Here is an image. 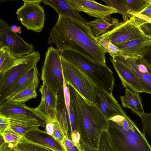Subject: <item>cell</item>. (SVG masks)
<instances>
[{
    "instance_id": "f35d334b",
    "label": "cell",
    "mask_w": 151,
    "mask_h": 151,
    "mask_svg": "<svg viewBox=\"0 0 151 151\" xmlns=\"http://www.w3.org/2000/svg\"><path fill=\"white\" fill-rule=\"evenodd\" d=\"M69 137L65 135L63 140V142L61 145L67 149H70L75 145Z\"/></svg>"
},
{
    "instance_id": "f546056e",
    "label": "cell",
    "mask_w": 151,
    "mask_h": 151,
    "mask_svg": "<svg viewBox=\"0 0 151 151\" xmlns=\"http://www.w3.org/2000/svg\"><path fill=\"white\" fill-rule=\"evenodd\" d=\"M102 1L108 6L115 9L118 13L121 14L124 22L127 21L132 17L128 14L126 7L123 0H105Z\"/></svg>"
},
{
    "instance_id": "7402d4cb",
    "label": "cell",
    "mask_w": 151,
    "mask_h": 151,
    "mask_svg": "<svg viewBox=\"0 0 151 151\" xmlns=\"http://www.w3.org/2000/svg\"><path fill=\"white\" fill-rule=\"evenodd\" d=\"M33 53L34 52L28 55L17 57L12 55L6 48H0V74L27 61Z\"/></svg>"
},
{
    "instance_id": "cb8c5ba5",
    "label": "cell",
    "mask_w": 151,
    "mask_h": 151,
    "mask_svg": "<svg viewBox=\"0 0 151 151\" xmlns=\"http://www.w3.org/2000/svg\"><path fill=\"white\" fill-rule=\"evenodd\" d=\"M56 120L60 124L65 135L69 138V115L66 108L63 90L58 95Z\"/></svg>"
},
{
    "instance_id": "5b68a950",
    "label": "cell",
    "mask_w": 151,
    "mask_h": 151,
    "mask_svg": "<svg viewBox=\"0 0 151 151\" xmlns=\"http://www.w3.org/2000/svg\"><path fill=\"white\" fill-rule=\"evenodd\" d=\"M63 77L90 105L95 104L97 87L93 81L78 67L61 56Z\"/></svg>"
},
{
    "instance_id": "4fadbf2b",
    "label": "cell",
    "mask_w": 151,
    "mask_h": 151,
    "mask_svg": "<svg viewBox=\"0 0 151 151\" xmlns=\"http://www.w3.org/2000/svg\"><path fill=\"white\" fill-rule=\"evenodd\" d=\"M95 104L106 119L117 115H127L113 94L108 93L97 87L95 92Z\"/></svg>"
},
{
    "instance_id": "8d00e7d4",
    "label": "cell",
    "mask_w": 151,
    "mask_h": 151,
    "mask_svg": "<svg viewBox=\"0 0 151 151\" xmlns=\"http://www.w3.org/2000/svg\"><path fill=\"white\" fill-rule=\"evenodd\" d=\"M80 143L81 151H100L99 148L91 146L81 138H80Z\"/></svg>"
},
{
    "instance_id": "277c9868",
    "label": "cell",
    "mask_w": 151,
    "mask_h": 151,
    "mask_svg": "<svg viewBox=\"0 0 151 151\" xmlns=\"http://www.w3.org/2000/svg\"><path fill=\"white\" fill-rule=\"evenodd\" d=\"M60 55L85 73L98 88L112 94L114 79L113 72L107 65H96L82 55L72 51H63Z\"/></svg>"
},
{
    "instance_id": "44dd1931",
    "label": "cell",
    "mask_w": 151,
    "mask_h": 151,
    "mask_svg": "<svg viewBox=\"0 0 151 151\" xmlns=\"http://www.w3.org/2000/svg\"><path fill=\"white\" fill-rule=\"evenodd\" d=\"M125 88L124 95L120 97L122 106L130 109L134 113L141 117L145 113L139 93L128 88Z\"/></svg>"
},
{
    "instance_id": "9c48e42d",
    "label": "cell",
    "mask_w": 151,
    "mask_h": 151,
    "mask_svg": "<svg viewBox=\"0 0 151 151\" xmlns=\"http://www.w3.org/2000/svg\"><path fill=\"white\" fill-rule=\"evenodd\" d=\"M5 48L17 57H21L33 52L35 47L31 43L25 41L11 30L4 21L0 20V48Z\"/></svg>"
},
{
    "instance_id": "e575fe53",
    "label": "cell",
    "mask_w": 151,
    "mask_h": 151,
    "mask_svg": "<svg viewBox=\"0 0 151 151\" xmlns=\"http://www.w3.org/2000/svg\"><path fill=\"white\" fill-rule=\"evenodd\" d=\"M11 128L9 119L0 115V134H1Z\"/></svg>"
},
{
    "instance_id": "d4e9b609",
    "label": "cell",
    "mask_w": 151,
    "mask_h": 151,
    "mask_svg": "<svg viewBox=\"0 0 151 151\" xmlns=\"http://www.w3.org/2000/svg\"><path fill=\"white\" fill-rule=\"evenodd\" d=\"M9 119L11 128L23 136L29 132L39 129V127L45 128L46 123L38 120Z\"/></svg>"
},
{
    "instance_id": "d6986e66",
    "label": "cell",
    "mask_w": 151,
    "mask_h": 151,
    "mask_svg": "<svg viewBox=\"0 0 151 151\" xmlns=\"http://www.w3.org/2000/svg\"><path fill=\"white\" fill-rule=\"evenodd\" d=\"M39 71L37 65L22 75L14 83L7 94L6 100L13 95L32 85H39Z\"/></svg>"
},
{
    "instance_id": "f1b7e54d",
    "label": "cell",
    "mask_w": 151,
    "mask_h": 151,
    "mask_svg": "<svg viewBox=\"0 0 151 151\" xmlns=\"http://www.w3.org/2000/svg\"><path fill=\"white\" fill-rule=\"evenodd\" d=\"M96 38L102 47L109 54L112 58H114L115 56H124L122 52L108 39L100 36Z\"/></svg>"
},
{
    "instance_id": "d590c367",
    "label": "cell",
    "mask_w": 151,
    "mask_h": 151,
    "mask_svg": "<svg viewBox=\"0 0 151 151\" xmlns=\"http://www.w3.org/2000/svg\"><path fill=\"white\" fill-rule=\"evenodd\" d=\"M139 56L142 57L151 67V43L141 51Z\"/></svg>"
},
{
    "instance_id": "ffe728a7",
    "label": "cell",
    "mask_w": 151,
    "mask_h": 151,
    "mask_svg": "<svg viewBox=\"0 0 151 151\" xmlns=\"http://www.w3.org/2000/svg\"><path fill=\"white\" fill-rule=\"evenodd\" d=\"M151 43V36L142 37L125 42L117 46L124 56L136 57L141 51Z\"/></svg>"
},
{
    "instance_id": "ab89813d",
    "label": "cell",
    "mask_w": 151,
    "mask_h": 151,
    "mask_svg": "<svg viewBox=\"0 0 151 151\" xmlns=\"http://www.w3.org/2000/svg\"><path fill=\"white\" fill-rule=\"evenodd\" d=\"M139 14L151 19V0L150 3Z\"/></svg>"
},
{
    "instance_id": "6da1fadb",
    "label": "cell",
    "mask_w": 151,
    "mask_h": 151,
    "mask_svg": "<svg viewBox=\"0 0 151 151\" xmlns=\"http://www.w3.org/2000/svg\"><path fill=\"white\" fill-rule=\"evenodd\" d=\"M47 43L55 44L60 52L69 50L84 56L95 64L106 66L105 54L88 26L59 15L50 30Z\"/></svg>"
},
{
    "instance_id": "7bdbcfd3",
    "label": "cell",
    "mask_w": 151,
    "mask_h": 151,
    "mask_svg": "<svg viewBox=\"0 0 151 151\" xmlns=\"http://www.w3.org/2000/svg\"><path fill=\"white\" fill-rule=\"evenodd\" d=\"M0 151H15L14 147L13 148H9L7 143L4 142L0 145Z\"/></svg>"
},
{
    "instance_id": "ac0fdd59",
    "label": "cell",
    "mask_w": 151,
    "mask_h": 151,
    "mask_svg": "<svg viewBox=\"0 0 151 151\" xmlns=\"http://www.w3.org/2000/svg\"><path fill=\"white\" fill-rule=\"evenodd\" d=\"M24 137L34 143L51 149L53 150L63 151L62 145L45 131L39 129L27 132Z\"/></svg>"
},
{
    "instance_id": "603a6c76",
    "label": "cell",
    "mask_w": 151,
    "mask_h": 151,
    "mask_svg": "<svg viewBox=\"0 0 151 151\" xmlns=\"http://www.w3.org/2000/svg\"><path fill=\"white\" fill-rule=\"evenodd\" d=\"M111 16L105 19L98 18L88 22V26L93 35L96 37L111 30L119 23Z\"/></svg>"
},
{
    "instance_id": "7a4b0ae2",
    "label": "cell",
    "mask_w": 151,
    "mask_h": 151,
    "mask_svg": "<svg viewBox=\"0 0 151 151\" xmlns=\"http://www.w3.org/2000/svg\"><path fill=\"white\" fill-rule=\"evenodd\" d=\"M67 86L73 100L80 138L91 146L99 148L101 133L107 128L108 121L95 105H89L72 86Z\"/></svg>"
},
{
    "instance_id": "4316f807",
    "label": "cell",
    "mask_w": 151,
    "mask_h": 151,
    "mask_svg": "<svg viewBox=\"0 0 151 151\" xmlns=\"http://www.w3.org/2000/svg\"><path fill=\"white\" fill-rule=\"evenodd\" d=\"M128 11L132 17L142 12L150 3L151 0H123Z\"/></svg>"
},
{
    "instance_id": "52a82bcc",
    "label": "cell",
    "mask_w": 151,
    "mask_h": 151,
    "mask_svg": "<svg viewBox=\"0 0 151 151\" xmlns=\"http://www.w3.org/2000/svg\"><path fill=\"white\" fill-rule=\"evenodd\" d=\"M148 19L136 15L128 20L120 22L111 30L100 36L107 38L114 45L117 46L133 40L147 37L140 28V26Z\"/></svg>"
},
{
    "instance_id": "d6a6232c",
    "label": "cell",
    "mask_w": 151,
    "mask_h": 151,
    "mask_svg": "<svg viewBox=\"0 0 151 151\" xmlns=\"http://www.w3.org/2000/svg\"><path fill=\"white\" fill-rule=\"evenodd\" d=\"M48 119L52 123L54 128V133L52 136L61 145L65 135L60 124L56 119Z\"/></svg>"
},
{
    "instance_id": "7dc6e473",
    "label": "cell",
    "mask_w": 151,
    "mask_h": 151,
    "mask_svg": "<svg viewBox=\"0 0 151 151\" xmlns=\"http://www.w3.org/2000/svg\"><path fill=\"white\" fill-rule=\"evenodd\" d=\"M54 151H55V150H54ZM63 151H65L63 149Z\"/></svg>"
},
{
    "instance_id": "ba28073f",
    "label": "cell",
    "mask_w": 151,
    "mask_h": 151,
    "mask_svg": "<svg viewBox=\"0 0 151 151\" xmlns=\"http://www.w3.org/2000/svg\"><path fill=\"white\" fill-rule=\"evenodd\" d=\"M23 4L16 12L18 19L28 30L36 32L41 31L44 26L45 15L41 0H22Z\"/></svg>"
},
{
    "instance_id": "4dcf8cb0",
    "label": "cell",
    "mask_w": 151,
    "mask_h": 151,
    "mask_svg": "<svg viewBox=\"0 0 151 151\" xmlns=\"http://www.w3.org/2000/svg\"><path fill=\"white\" fill-rule=\"evenodd\" d=\"M99 148L100 151H118L113 143L107 129L103 131Z\"/></svg>"
},
{
    "instance_id": "b9f144b4",
    "label": "cell",
    "mask_w": 151,
    "mask_h": 151,
    "mask_svg": "<svg viewBox=\"0 0 151 151\" xmlns=\"http://www.w3.org/2000/svg\"><path fill=\"white\" fill-rule=\"evenodd\" d=\"M71 139L75 144H79L80 139V134L79 132L76 131H74L70 137Z\"/></svg>"
},
{
    "instance_id": "bcb514c9",
    "label": "cell",
    "mask_w": 151,
    "mask_h": 151,
    "mask_svg": "<svg viewBox=\"0 0 151 151\" xmlns=\"http://www.w3.org/2000/svg\"><path fill=\"white\" fill-rule=\"evenodd\" d=\"M14 150H15V151H19V150H17V149H16L14 147Z\"/></svg>"
},
{
    "instance_id": "30bf717a",
    "label": "cell",
    "mask_w": 151,
    "mask_h": 151,
    "mask_svg": "<svg viewBox=\"0 0 151 151\" xmlns=\"http://www.w3.org/2000/svg\"><path fill=\"white\" fill-rule=\"evenodd\" d=\"M40 58L39 52L34 51L33 55L27 61L0 74V104L6 100L8 93L17 80L28 70L37 65Z\"/></svg>"
},
{
    "instance_id": "9a60e30c",
    "label": "cell",
    "mask_w": 151,
    "mask_h": 151,
    "mask_svg": "<svg viewBox=\"0 0 151 151\" xmlns=\"http://www.w3.org/2000/svg\"><path fill=\"white\" fill-rule=\"evenodd\" d=\"M109 59L124 88H129L139 93H146L151 94L148 89L129 69L115 57H110Z\"/></svg>"
},
{
    "instance_id": "8992f818",
    "label": "cell",
    "mask_w": 151,
    "mask_h": 151,
    "mask_svg": "<svg viewBox=\"0 0 151 151\" xmlns=\"http://www.w3.org/2000/svg\"><path fill=\"white\" fill-rule=\"evenodd\" d=\"M60 52L51 45L46 52L41 80L56 95L63 88V78Z\"/></svg>"
},
{
    "instance_id": "8fae6325",
    "label": "cell",
    "mask_w": 151,
    "mask_h": 151,
    "mask_svg": "<svg viewBox=\"0 0 151 151\" xmlns=\"http://www.w3.org/2000/svg\"><path fill=\"white\" fill-rule=\"evenodd\" d=\"M0 115L9 119L38 120L46 123L47 120L35 108L25 103H17L6 100L0 104Z\"/></svg>"
},
{
    "instance_id": "1f68e13d",
    "label": "cell",
    "mask_w": 151,
    "mask_h": 151,
    "mask_svg": "<svg viewBox=\"0 0 151 151\" xmlns=\"http://www.w3.org/2000/svg\"><path fill=\"white\" fill-rule=\"evenodd\" d=\"M0 135L4 142L13 143L17 145L24 137L11 128L0 134Z\"/></svg>"
},
{
    "instance_id": "e0dca14e",
    "label": "cell",
    "mask_w": 151,
    "mask_h": 151,
    "mask_svg": "<svg viewBox=\"0 0 151 151\" xmlns=\"http://www.w3.org/2000/svg\"><path fill=\"white\" fill-rule=\"evenodd\" d=\"M42 2L44 4L53 8L59 15L70 18L88 26L89 22L72 7L68 0H43Z\"/></svg>"
},
{
    "instance_id": "74e56055",
    "label": "cell",
    "mask_w": 151,
    "mask_h": 151,
    "mask_svg": "<svg viewBox=\"0 0 151 151\" xmlns=\"http://www.w3.org/2000/svg\"><path fill=\"white\" fill-rule=\"evenodd\" d=\"M141 29L147 36H151V22L145 21L140 26Z\"/></svg>"
},
{
    "instance_id": "f6af8a7d",
    "label": "cell",
    "mask_w": 151,
    "mask_h": 151,
    "mask_svg": "<svg viewBox=\"0 0 151 151\" xmlns=\"http://www.w3.org/2000/svg\"><path fill=\"white\" fill-rule=\"evenodd\" d=\"M12 30L16 33L20 34L21 33V28L20 26L17 27L16 25H13L11 27Z\"/></svg>"
},
{
    "instance_id": "7c38bea8",
    "label": "cell",
    "mask_w": 151,
    "mask_h": 151,
    "mask_svg": "<svg viewBox=\"0 0 151 151\" xmlns=\"http://www.w3.org/2000/svg\"><path fill=\"white\" fill-rule=\"evenodd\" d=\"M137 77L151 94V67L141 56L136 57L117 56L115 57Z\"/></svg>"
},
{
    "instance_id": "484cf974",
    "label": "cell",
    "mask_w": 151,
    "mask_h": 151,
    "mask_svg": "<svg viewBox=\"0 0 151 151\" xmlns=\"http://www.w3.org/2000/svg\"><path fill=\"white\" fill-rule=\"evenodd\" d=\"M38 85H32L15 94L6 100L17 103H25L29 100L36 98L37 96L36 90Z\"/></svg>"
},
{
    "instance_id": "2e32d148",
    "label": "cell",
    "mask_w": 151,
    "mask_h": 151,
    "mask_svg": "<svg viewBox=\"0 0 151 151\" xmlns=\"http://www.w3.org/2000/svg\"><path fill=\"white\" fill-rule=\"evenodd\" d=\"M39 91L41 94V101L35 109L47 120L50 119L56 120L58 95L52 92L44 83Z\"/></svg>"
},
{
    "instance_id": "5bb4252c",
    "label": "cell",
    "mask_w": 151,
    "mask_h": 151,
    "mask_svg": "<svg viewBox=\"0 0 151 151\" xmlns=\"http://www.w3.org/2000/svg\"><path fill=\"white\" fill-rule=\"evenodd\" d=\"M72 6L78 12H83L91 17L105 19L117 11L110 6L99 4L94 0H68Z\"/></svg>"
},
{
    "instance_id": "60d3db41",
    "label": "cell",
    "mask_w": 151,
    "mask_h": 151,
    "mask_svg": "<svg viewBox=\"0 0 151 151\" xmlns=\"http://www.w3.org/2000/svg\"><path fill=\"white\" fill-rule=\"evenodd\" d=\"M45 129L47 133L52 136L54 133V128L52 123L49 119H47L46 122Z\"/></svg>"
},
{
    "instance_id": "83f0119b",
    "label": "cell",
    "mask_w": 151,
    "mask_h": 151,
    "mask_svg": "<svg viewBox=\"0 0 151 151\" xmlns=\"http://www.w3.org/2000/svg\"><path fill=\"white\" fill-rule=\"evenodd\" d=\"M14 148L20 151H54L46 147L32 143L24 137Z\"/></svg>"
},
{
    "instance_id": "836d02e7",
    "label": "cell",
    "mask_w": 151,
    "mask_h": 151,
    "mask_svg": "<svg viewBox=\"0 0 151 151\" xmlns=\"http://www.w3.org/2000/svg\"><path fill=\"white\" fill-rule=\"evenodd\" d=\"M140 118L142 121L143 133L145 135L147 134L151 137V112L145 113Z\"/></svg>"
},
{
    "instance_id": "ee69618b",
    "label": "cell",
    "mask_w": 151,
    "mask_h": 151,
    "mask_svg": "<svg viewBox=\"0 0 151 151\" xmlns=\"http://www.w3.org/2000/svg\"><path fill=\"white\" fill-rule=\"evenodd\" d=\"M62 146L65 151H81L80 147V143L79 144H76L74 146L68 149L65 148Z\"/></svg>"
},
{
    "instance_id": "3957f363",
    "label": "cell",
    "mask_w": 151,
    "mask_h": 151,
    "mask_svg": "<svg viewBox=\"0 0 151 151\" xmlns=\"http://www.w3.org/2000/svg\"><path fill=\"white\" fill-rule=\"evenodd\" d=\"M107 129L118 151H151L145 135L127 115L110 118Z\"/></svg>"
}]
</instances>
